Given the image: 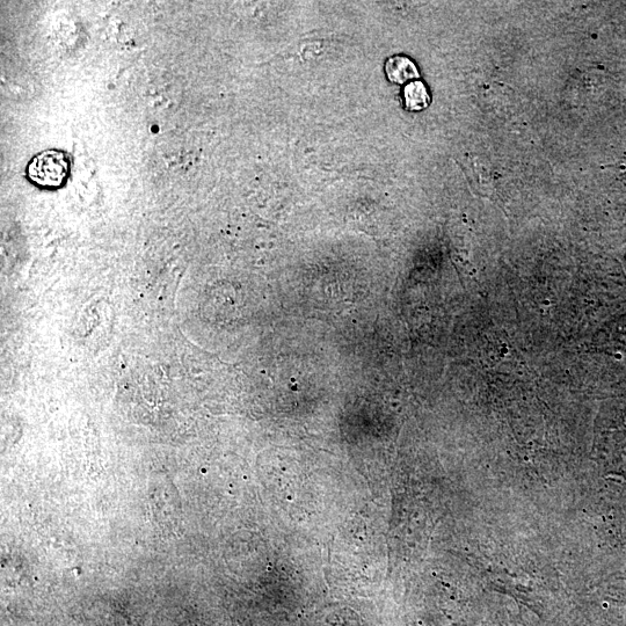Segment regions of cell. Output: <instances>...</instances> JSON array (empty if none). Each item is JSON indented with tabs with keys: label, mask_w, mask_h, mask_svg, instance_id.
Segmentation results:
<instances>
[{
	"label": "cell",
	"mask_w": 626,
	"mask_h": 626,
	"mask_svg": "<svg viewBox=\"0 0 626 626\" xmlns=\"http://www.w3.org/2000/svg\"><path fill=\"white\" fill-rule=\"evenodd\" d=\"M70 159L65 152L48 150L36 156L28 166V177L41 187L55 188L68 178Z\"/></svg>",
	"instance_id": "cell-1"
},
{
	"label": "cell",
	"mask_w": 626,
	"mask_h": 626,
	"mask_svg": "<svg viewBox=\"0 0 626 626\" xmlns=\"http://www.w3.org/2000/svg\"><path fill=\"white\" fill-rule=\"evenodd\" d=\"M405 106L411 112H419L429 105V94L421 82H413L405 87Z\"/></svg>",
	"instance_id": "cell-3"
},
{
	"label": "cell",
	"mask_w": 626,
	"mask_h": 626,
	"mask_svg": "<svg viewBox=\"0 0 626 626\" xmlns=\"http://www.w3.org/2000/svg\"><path fill=\"white\" fill-rule=\"evenodd\" d=\"M385 74L389 80L396 84H405L412 79L419 78V71L410 58L395 56L385 64Z\"/></svg>",
	"instance_id": "cell-2"
}]
</instances>
